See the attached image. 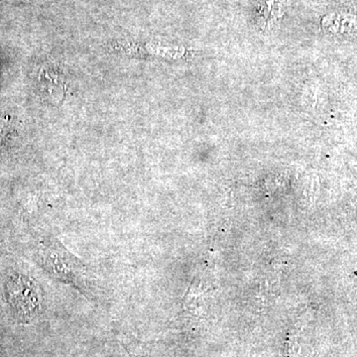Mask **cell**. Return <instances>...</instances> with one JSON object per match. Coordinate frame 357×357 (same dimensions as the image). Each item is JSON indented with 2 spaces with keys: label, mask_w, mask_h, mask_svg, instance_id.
<instances>
[{
  "label": "cell",
  "mask_w": 357,
  "mask_h": 357,
  "mask_svg": "<svg viewBox=\"0 0 357 357\" xmlns=\"http://www.w3.org/2000/svg\"><path fill=\"white\" fill-rule=\"evenodd\" d=\"M9 302L23 318H30L40 309L38 289L25 277L11 279L7 286Z\"/></svg>",
  "instance_id": "6da1fadb"
}]
</instances>
